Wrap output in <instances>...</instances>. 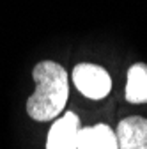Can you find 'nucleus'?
<instances>
[{
  "label": "nucleus",
  "instance_id": "2",
  "mask_svg": "<svg viewBox=\"0 0 147 149\" xmlns=\"http://www.w3.org/2000/svg\"><path fill=\"white\" fill-rule=\"evenodd\" d=\"M73 82L83 96L90 100H103L112 91V78L96 64H78L73 69Z\"/></svg>",
  "mask_w": 147,
  "mask_h": 149
},
{
  "label": "nucleus",
  "instance_id": "6",
  "mask_svg": "<svg viewBox=\"0 0 147 149\" xmlns=\"http://www.w3.org/2000/svg\"><path fill=\"white\" fill-rule=\"evenodd\" d=\"M126 100L130 103L147 101V64L138 62L128 69Z\"/></svg>",
  "mask_w": 147,
  "mask_h": 149
},
{
  "label": "nucleus",
  "instance_id": "3",
  "mask_svg": "<svg viewBox=\"0 0 147 149\" xmlns=\"http://www.w3.org/2000/svg\"><path fill=\"white\" fill-rule=\"evenodd\" d=\"M78 132H80V119L75 112H66L57 119L46 139V149H76L78 144Z\"/></svg>",
  "mask_w": 147,
  "mask_h": 149
},
{
  "label": "nucleus",
  "instance_id": "4",
  "mask_svg": "<svg viewBox=\"0 0 147 149\" xmlns=\"http://www.w3.org/2000/svg\"><path fill=\"white\" fill-rule=\"evenodd\" d=\"M115 135L119 149H147V119L137 116L122 119Z\"/></svg>",
  "mask_w": 147,
  "mask_h": 149
},
{
  "label": "nucleus",
  "instance_id": "5",
  "mask_svg": "<svg viewBox=\"0 0 147 149\" xmlns=\"http://www.w3.org/2000/svg\"><path fill=\"white\" fill-rule=\"evenodd\" d=\"M76 149H119L117 135L108 124L80 128Z\"/></svg>",
  "mask_w": 147,
  "mask_h": 149
},
{
  "label": "nucleus",
  "instance_id": "1",
  "mask_svg": "<svg viewBox=\"0 0 147 149\" xmlns=\"http://www.w3.org/2000/svg\"><path fill=\"white\" fill-rule=\"evenodd\" d=\"M32 77L37 87L27 100V114L35 121L55 119L64 110L69 94L66 69L53 61H43L34 68Z\"/></svg>",
  "mask_w": 147,
  "mask_h": 149
}]
</instances>
